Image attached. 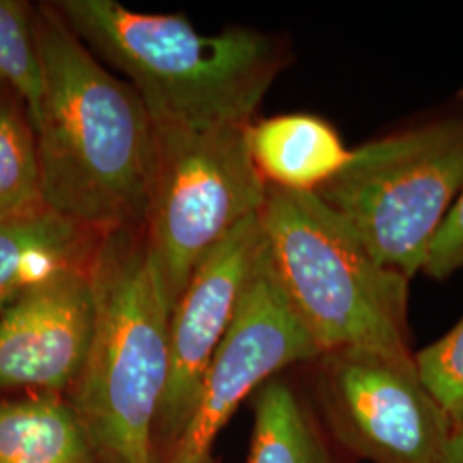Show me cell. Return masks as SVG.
Returning a JSON list of instances; mask_svg holds the SVG:
<instances>
[{
    "label": "cell",
    "mask_w": 463,
    "mask_h": 463,
    "mask_svg": "<svg viewBox=\"0 0 463 463\" xmlns=\"http://www.w3.org/2000/svg\"><path fill=\"white\" fill-rule=\"evenodd\" d=\"M415 371L453 428H463V317L439 340L414 354Z\"/></svg>",
    "instance_id": "e0dca14e"
},
{
    "label": "cell",
    "mask_w": 463,
    "mask_h": 463,
    "mask_svg": "<svg viewBox=\"0 0 463 463\" xmlns=\"http://www.w3.org/2000/svg\"><path fill=\"white\" fill-rule=\"evenodd\" d=\"M323 357V395L336 438L369 463H439L453 426L412 361L364 350Z\"/></svg>",
    "instance_id": "ba28073f"
},
{
    "label": "cell",
    "mask_w": 463,
    "mask_h": 463,
    "mask_svg": "<svg viewBox=\"0 0 463 463\" xmlns=\"http://www.w3.org/2000/svg\"><path fill=\"white\" fill-rule=\"evenodd\" d=\"M34 28L45 78L34 128L45 208L95 235L143 227L156 153L148 109L53 2L34 4Z\"/></svg>",
    "instance_id": "6da1fadb"
},
{
    "label": "cell",
    "mask_w": 463,
    "mask_h": 463,
    "mask_svg": "<svg viewBox=\"0 0 463 463\" xmlns=\"http://www.w3.org/2000/svg\"><path fill=\"white\" fill-rule=\"evenodd\" d=\"M250 124H155L145 232L174 302L199 261L265 206L268 184L250 155Z\"/></svg>",
    "instance_id": "8992f818"
},
{
    "label": "cell",
    "mask_w": 463,
    "mask_h": 463,
    "mask_svg": "<svg viewBox=\"0 0 463 463\" xmlns=\"http://www.w3.org/2000/svg\"><path fill=\"white\" fill-rule=\"evenodd\" d=\"M269 271L321 355L364 350L412 361L409 283L381 265L316 193L268 185L260 213Z\"/></svg>",
    "instance_id": "277c9868"
},
{
    "label": "cell",
    "mask_w": 463,
    "mask_h": 463,
    "mask_svg": "<svg viewBox=\"0 0 463 463\" xmlns=\"http://www.w3.org/2000/svg\"><path fill=\"white\" fill-rule=\"evenodd\" d=\"M317 357L319 348L283 298L261 246L231 328L216 348L194 409L165 463H212L216 438L241 403L281 369Z\"/></svg>",
    "instance_id": "52a82bcc"
},
{
    "label": "cell",
    "mask_w": 463,
    "mask_h": 463,
    "mask_svg": "<svg viewBox=\"0 0 463 463\" xmlns=\"http://www.w3.org/2000/svg\"><path fill=\"white\" fill-rule=\"evenodd\" d=\"M86 271L95 298V325L69 403L99 458L155 463L174 300L145 225L99 235Z\"/></svg>",
    "instance_id": "7a4b0ae2"
},
{
    "label": "cell",
    "mask_w": 463,
    "mask_h": 463,
    "mask_svg": "<svg viewBox=\"0 0 463 463\" xmlns=\"http://www.w3.org/2000/svg\"><path fill=\"white\" fill-rule=\"evenodd\" d=\"M462 187L463 117H447L352 149L316 194L381 265L412 280Z\"/></svg>",
    "instance_id": "5b68a950"
},
{
    "label": "cell",
    "mask_w": 463,
    "mask_h": 463,
    "mask_svg": "<svg viewBox=\"0 0 463 463\" xmlns=\"http://www.w3.org/2000/svg\"><path fill=\"white\" fill-rule=\"evenodd\" d=\"M99 235L50 210L0 223V313L28 287L50 275L86 266Z\"/></svg>",
    "instance_id": "7c38bea8"
},
{
    "label": "cell",
    "mask_w": 463,
    "mask_h": 463,
    "mask_svg": "<svg viewBox=\"0 0 463 463\" xmlns=\"http://www.w3.org/2000/svg\"><path fill=\"white\" fill-rule=\"evenodd\" d=\"M45 210L33 122L14 90L0 81V223Z\"/></svg>",
    "instance_id": "9a60e30c"
},
{
    "label": "cell",
    "mask_w": 463,
    "mask_h": 463,
    "mask_svg": "<svg viewBox=\"0 0 463 463\" xmlns=\"http://www.w3.org/2000/svg\"><path fill=\"white\" fill-rule=\"evenodd\" d=\"M263 246L260 213L223 237L194 268L170 316V367L156 432L168 449L194 409L204 373L222 344Z\"/></svg>",
    "instance_id": "9c48e42d"
},
{
    "label": "cell",
    "mask_w": 463,
    "mask_h": 463,
    "mask_svg": "<svg viewBox=\"0 0 463 463\" xmlns=\"http://www.w3.org/2000/svg\"><path fill=\"white\" fill-rule=\"evenodd\" d=\"M460 269H463V187L434 233L420 271L441 281Z\"/></svg>",
    "instance_id": "ac0fdd59"
},
{
    "label": "cell",
    "mask_w": 463,
    "mask_h": 463,
    "mask_svg": "<svg viewBox=\"0 0 463 463\" xmlns=\"http://www.w3.org/2000/svg\"><path fill=\"white\" fill-rule=\"evenodd\" d=\"M0 81L14 90L38 126L45 97L43 64L34 28V5L0 0Z\"/></svg>",
    "instance_id": "2e32d148"
},
{
    "label": "cell",
    "mask_w": 463,
    "mask_h": 463,
    "mask_svg": "<svg viewBox=\"0 0 463 463\" xmlns=\"http://www.w3.org/2000/svg\"><path fill=\"white\" fill-rule=\"evenodd\" d=\"M53 4L99 62L128 78L158 126L249 124L287 64L280 40L254 30L206 36L184 16L116 0Z\"/></svg>",
    "instance_id": "3957f363"
},
{
    "label": "cell",
    "mask_w": 463,
    "mask_h": 463,
    "mask_svg": "<svg viewBox=\"0 0 463 463\" xmlns=\"http://www.w3.org/2000/svg\"><path fill=\"white\" fill-rule=\"evenodd\" d=\"M95 325L86 266L24 288L0 313V390L69 392L83 371Z\"/></svg>",
    "instance_id": "30bf717a"
},
{
    "label": "cell",
    "mask_w": 463,
    "mask_h": 463,
    "mask_svg": "<svg viewBox=\"0 0 463 463\" xmlns=\"http://www.w3.org/2000/svg\"><path fill=\"white\" fill-rule=\"evenodd\" d=\"M0 463H95L69 402L55 393L0 400Z\"/></svg>",
    "instance_id": "4fadbf2b"
},
{
    "label": "cell",
    "mask_w": 463,
    "mask_h": 463,
    "mask_svg": "<svg viewBox=\"0 0 463 463\" xmlns=\"http://www.w3.org/2000/svg\"><path fill=\"white\" fill-rule=\"evenodd\" d=\"M248 463H333L313 419L285 381L269 380L256 392Z\"/></svg>",
    "instance_id": "5bb4252c"
},
{
    "label": "cell",
    "mask_w": 463,
    "mask_h": 463,
    "mask_svg": "<svg viewBox=\"0 0 463 463\" xmlns=\"http://www.w3.org/2000/svg\"><path fill=\"white\" fill-rule=\"evenodd\" d=\"M249 146L269 187L317 193L347 165L352 149L321 117L285 114L252 122Z\"/></svg>",
    "instance_id": "8fae6325"
},
{
    "label": "cell",
    "mask_w": 463,
    "mask_h": 463,
    "mask_svg": "<svg viewBox=\"0 0 463 463\" xmlns=\"http://www.w3.org/2000/svg\"><path fill=\"white\" fill-rule=\"evenodd\" d=\"M439 463H463V428H453Z\"/></svg>",
    "instance_id": "d6986e66"
}]
</instances>
